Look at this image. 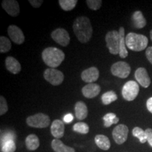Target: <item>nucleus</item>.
Returning a JSON list of instances; mask_svg holds the SVG:
<instances>
[{"label": "nucleus", "instance_id": "obj_1", "mask_svg": "<svg viewBox=\"0 0 152 152\" xmlns=\"http://www.w3.org/2000/svg\"><path fill=\"white\" fill-rule=\"evenodd\" d=\"M73 29L77 39L81 43H87L90 40L93 29L90 18L86 16H79L74 20Z\"/></svg>", "mask_w": 152, "mask_h": 152}, {"label": "nucleus", "instance_id": "obj_2", "mask_svg": "<svg viewBox=\"0 0 152 152\" xmlns=\"http://www.w3.org/2000/svg\"><path fill=\"white\" fill-rule=\"evenodd\" d=\"M42 58L47 66L55 68L59 66L65 59V54L56 47H47L42 53Z\"/></svg>", "mask_w": 152, "mask_h": 152}, {"label": "nucleus", "instance_id": "obj_3", "mask_svg": "<svg viewBox=\"0 0 152 152\" xmlns=\"http://www.w3.org/2000/svg\"><path fill=\"white\" fill-rule=\"evenodd\" d=\"M126 46L134 52H141L147 48L149 39L145 35L130 33L125 36Z\"/></svg>", "mask_w": 152, "mask_h": 152}, {"label": "nucleus", "instance_id": "obj_4", "mask_svg": "<svg viewBox=\"0 0 152 152\" xmlns=\"http://www.w3.org/2000/svg\"><path fill=\"white\" fill-rule=\"evenodd\" d=\"M26 123L32 128H45L50 125V118L47 114L38 113L28 116L26 119Z\"/></svg>", "mask_w": 152, "mask_h": 152}, {"label": "nucleus", "instance_id": "obj_5", "mask_svg": "<svg viewBox=\"0 0 152 152\" xmlns=\"http://www.w3.org/2000/svg\"><path fill=\"white\" fill-rule=\"evenodd\" d=\"M106 47L110 54L113 55L119 54L120 35L117 30H111L106 33L105 37Z\"/></svg>", "mask_w": 152, "mask_h": 152}, {"label": "nucleus", "instance_id": "obj_6", "mask_svg": "<svg viewBox=\"0 0 152 152\" xmlns=\"http://www.w3.org/2000/svg\"><path fill=\"white\" fill-rule=\"evenodd\" d=\"M140 92L138 83L134 80L127 82L122 89V96L125 100L131 102L134 100Z\"/></svg>", "mask_w": 152, "mask_h": 152}, {"label": "nucleus", "instance_id": "obj_7", "mask_svg": "<svg viewBox=\"0 0 152 152\" xmlns=\"http://www.w3.org/2000/svg\"><path fill=\"white\" fill-rule=\"evenodd\" d=\"M44 77L48 83L54 86L62 84L64 80V75L59 70L56 68H47L44 72Z\"/></svg>", "mask_w": 152, "mask_h": 152}, {"label": "nucleus", "instance_id": "obj_8", "mask_svg": "<svg viewBox=\"0 0 152 152\" xmlns=\"http://www.w3.org/2000/svg\"><path fill=\"white\" fill-rule=\"evenodd\" d=\"M131 71L130 66L125 61H118L113 64L111 67L112 75L120 78H126L130 75Z\"/></svg>", "mask_w": 152, "mask_h": 152}, {"label": "nucleus", "instance_id": "obj_9", "mask_svg": "<svg viewBox=\"0 0 152 152\" xmlns=\"http://www.w3.org/2000/svg\"><path fill=\"white\" fill-rule=\"evenodd\" d=\"M52 39L62 47H67L70 43L69 33L64 28H57L51 34Z\"/></svg>", "mask_w": 152, "mask_h": 152}, {"label": "nucleus", "instance_id": "obj_10", "mask_svg": "<svg viewBox=\"0 0 152 152\" xmlns=\"http://www.w3.org/2000/svg\"><path fill=\"white\" fill-rule=\"evenodd\" d=\"M129 130L127 125L121 124L115 127L112 132L113 140L118 144H122L128 139Z\"/></svg>", "mask_w": 152, "mask_h": 152}, {"label": "nucleus", "instance_id": "obj_11", "mask_svg": "<svg viewBox=\"0 0 152 152\" xmlns=\"http://www.w3.org/2000/svg\"><path fill=\"white\" fill-rule=\"evenodd\" d=\"M8 35L11 39L16 45H22L25 41V35L22 30L15 25H11L8 28Z\"/></svg>", "mask_w": 152, "mask_h": 152}, {"label": "nucleus", "instance_id": "obj_12", "mask_svg": "<svg viewBox=\"0 0 152 152\" xmlns=\"http://www.w3.org/2000/svg\"><path fill=\"white\" fill-rule=\"evenodd\" d=\"M1 7L9 16L16 17L20 14L19 4L16 0H4L1 2Z\"/></svg>", "mask_w": 152, "mask_h": 152}, {"label": "nucleus", "instance_id": "obj_13", "mask_svg": "<svg viewBox=\"0 0 152 152\" xmlns=\"http://www.w3.org/2000/svg\"><path fill=\"white\" fill-rule=\"evenodd\" d=\"M134 77L137 82L144 88H147L151 84V79L148 74V72L146 68L140 67L136 70L134 73Z\"/></svg>", "mask_w": 152, "mask_h": 152}, {"label": "nucleus", "instance_id": "obj_14", "mask_svg": "<svg viewBox=\"0 0 152 152\" xmlns=\"http://www.w3.org/2000/svg\"><path fill=\"white\" fill-rule=\"evenodd\" d=\"M99 77V71L96 67L92 66L82 72L81 78L87 83H94Z\"/></svg>", "mask_w": 152, "mask_h": 152}, {"label": "nucleus", "instance_id": "obj_15", "mask_svg": "<svg viewBox=\"0 0 152 152\" xmlns=\"http://www.w3.org/2000/svg\"><path fill=\"white\" fill-rule=\"evenodd\" d=\"M101 92V87L96 83H89L85 85L82 89L83 96L87 99L96 97Z\"/></svg>", "mask_w": 152, "mask_h": 152}, {"label": "nucleus", "instance_id": "obj_16", "mask_svg": "<svg viewBox=\"0 0 152 152\" xmlns=\"http://www.w3.org/2000/svg\"><path fill=\"white\" fill-rule=\"evenodd\" d=\"M65 125L64 123L61 120L56 119L53 121L51 125V133L55 139L61 138L64 135Z\"/></svg>", "mask_w": 152, "mask_h": 152}, {"label": "nucleus", "instance_id": "obj_17", "mask_svg": "<svg viewBox=\"0 0 152 152\" xmlns=\"http://www.w3.org/2000/svg\"><path fill=\"white\" fill-rule=\"evenodd\" d=\"M6 68L10 73L13 74H18L21 71V65L13 56H7L5 60Z\"/></svg>", "mask_w": 152, "mask_h": 152}, {"label": "nucleus", "instance_id": "obj_18", "mask_svg": "<svg viewBox=\"0 0 152 152\" xmlns=\"http://www.w3.org/2000/svg\"><path fill=\"white\" fill-rule=\"evenodd\" d=\"M75 113L76 118L83 121L85 119L88 115V109L85 102L79 101L75 104Z\"/></svg>", "mask_w": 152, "mask_h": 152}, {"label": "nucleus", "instance_id": "obj_19", "mask_svg": "<svg viewBox=\"0 0 152 152\" xmlns=\"http://www.w3.org/2000/svg\"><path fill=\"white\" fill-rule=\"evenodd\" d=\"M132 21L134 27L137 29H142L147 25V20L140 11H136L132 14Z\"/></svg>", "mask_w": 152, "mask_h": 152}, {"label": "nucleus", "instance_id": "obj_20", "mask_svg": "<svg viewBox=\"0 0 152 152\" xmlns=\"http://www.w3.org/2000/svg\"><path fill=\"white\" fill-rule=\"evenodd\" d=\"M120 35V48H119V56L121 58H126L128 56V52L127 50L126 42H125V29L123 27L119 28Z\"/></svg>", "mask_w": 152, "mask_h": 152}, {"label": "nucleus", "instance_id": "obj_21", "mask_svg": "<svg viewBox=\"0 0 152 152\" xmlns=\"http://www.w3.org/2000/svg\"><path fill=\"white\" fill-rule=\"evenodd\" d=\"M94 142L96 146L101 149L107 151L111 147V142L108 137L104 134H97L94 137Z\"/></svg>", "mask_w": 152, "mask_h": 152}, {"label": "nucleus", "instance_id": "obj_22", "mask_svg": "<svg viewBox=\"0 0 152 152\" xmlns=\"http://www.w3.org/2000/svg\"><path fill=\"white\" fill-rule=\"evenodd\" d=\"M52 148L55 152H75L73 148L65 145L59 139H54L52 140Z\"/></svg>", "mask_w": 152, "mask_h": 152}, {"label": "nucleus", "instance_id": "obj_23", "mask_svg": "<svg viewBox=\"0 0 152 152\" xmlns=\"http://www.w3.org/2000/svg\"><path fill=\"white\" fill-rule=\"evenodd\" d=\"M26 146L30 151H35L39 147V140L35 134H30L26 139Z\"/></svg>", "mask_w": 152, "mask_h": 152}, {"label": "nucleus", "instance_id": "obj_24", "mask_svg": "<svg viewBox=\"0 0 152 152\" xmlns=\"http://www.w3.org/2000/svg\"><path fill=\"white\" fill-rule=\"evenodd\" d=\"M104 125L106 128H109L113 124H117L119 121V118L116 116L115 113H106L103 117Z\"/></svg>", "mask_w": 152, "mask_h": 152}, {"label": "nucleus", "instance_id": "obj_25", "mask_svg": "<svg viewBox=\"0 0 152 152\" xmlns=\"http://www.w3.org/2000/svg\"><path fill=\"white\" fill-rule=\"evenodd\" d=\"M118 99V96L113 91H109L106 92L104 94H102V103L104 105H109L111 104L112 102H115Z\"/></svg>", "mask_w": 152, "mask_h": 152}, {"label": "nucleus", "instance_id": "obj_26", "mask_svg": "<svg viewBox=\"0 0 152 152\" xmlns=\"http://www.w3.org/2000/svg\"><path fill=\"white\" fill-rule=\"evenodd\" d=\"M77 0H59L58 4L64 11H72L77 5Z\"/></svg>", "mask_w": 152, "mask_h": 152}, {"label": "nucleus", "instance_id": "obj_27", "mask_svg": "<svg viewBox=\"0 0 152 152\" xmlns=\"http://www.w3.org/2000/svg\"><path fill=\"white\" fill-rule=\"evenodd\" d=\"M132 135L138 138L142 144H144L146 142H147V134H146L145 131H144V130H142L141 128L135 127V128H133Z\"/></svg>", "mask_w": 152, "mask_h": 152}, {"label": "nucleus", "instance_id": "obj_28", "mask_svg": "<svg viewBox=\"0 0 152 152\" xmlns=\"http://www.w3.org/2000/svg\"><path fill=\"white\" fill-rule=\"evenodd\" d=\"M11 49V43L9 38L4 36L0 37V52H8Z\"/></svg>", "mask_w": 152, "mask_h": 152}, {"label": "nucleus", "instance_id": "obj_29", "mask_svg": "<svg viewBox=\"0 0 152 152\" xmlns=\"http://www.w3.org/2000/svg\"><path fill=\"white\" fill-rule=\"evenodd\" d=\"M73 130L80 134H87L90 130L89 125L84 122H78L73 125Z\"/></svg>", "mask_w": 152, "mask_h": 152}, {"label": "nucleus", "instance_id": "obj_30", "mask_svg": "<svg viewBox=\"0 0 152 152\" xmlns=\"http://www.w3.org/2000/svg\"><path fill=\"white\" fill-rule=\"evenodd\" d=\"M16 146L14 140H9L1 144V152H14Z\"/></svg>", "mask_w": 152, "mask_h": 152}, {"label": "nucleus", "instance_id": "obj_31", "mask_svg": "<svg viewBox=\"0 0 152 152\" xmlns=\"http://www.w3.org/2000/svg\"><path fill=\"white\" fill-rule=\"evenodd\" d=\"M86 4L89 9L92 11L99 10L102 4V0H87Z\"/></svg>", "mask_w": 152, "mask_h": 152}, {"label": "nucleus", "instance_id": "obj_32", "mask_svg": "<svg viewBox=\"0 0 152 152\" xmlns=\"http://www.w3.org/2000/svg\"><path fill=\"white\" fill-rule=\"evenodd\" d=\"M8 111V105L6 99L3 96H0V115H3Z\"/></svg>", "mask_w": 152, "mask_h": 152}, {"label": "nucleus", "instance_id": "obj_33", "mask_svg": "<svg viewBox=\"0 0 152 152\" xmlns=\"http://www.w3.org/2000/svg\"><path fill=\"white\" fill-rule=\"evenodd\" d=\"M14 138H15V135L13 134V133L7 132L4 134V136H2V137H1V143L2 144L6 142L9 141V140H14Z\"/></svg>", "mask_w": 152, "mask_h": 152}, {"label": "nucleus", "instance_id": "obj_34", "mask_svg": "<svg viewBox=\"0 0 152 152\" xmlns=\"http://www.w3.org/2000/svg\"><path fill=\"white\" fill-rule=\"evenodd\" d=\"M28 2L30 4V5L34 8L37 9L39 7H41V5L42 4L43 0H29Z\"/></svg>", "mask_w": 152, "mask_h": 152}, {"label": "nucleus", "instance_id": "obj_35", "mask_svg": "<svg viewBox=\"0 0 152 152\" xmlns=\"http://www.w3.org/2000/svg\"><path fill=\"white\" fill-rule=\"evenodd\" d=\"M146 134H147V139L148 143L152 147V129L147 128L145 130Z\"/></svg>", "mask_w": 152, "mask_h": 152}, {"label": "nucleus", "instance_id": "obj_36", "mask_svg": "<svg viewBox=\"0 0 152 152\" xmlns=\"http://www.w3.org/2000/svg\"><path fill=\"white\" fill-rule=\"evenodd\" d=\"M146 57L148 61L152 64V47H148L146 50Z\"/></svg>", "mask_w": 152, "mask_h": 152}, {"label": "nucleus", "instance_id": "obj_37", "mask_svg": "<svg viewBox=\"0 0 152 152\" xmlns=\"http://www.w3.org/2000/svg\"><path fill=\"white\" fill-rule=\"evenodd\" d=\"M73 120V115L71 113H68L66 114L65 116L64 117V121L66 123H71Z\"/></svg>", "mask_w": 152, "mask_h": 152}, {"label": "nucleus", "instance_id": "obj_38", "mask_svg": "<svg viewBox=\"0 0 152 152\" xmlns=\"http://www.w3.org/2000/svg\"><path fill=\"white\" fill-rule=\"evenodd\" d=\"M147 108L148 111L152 113V97L148 99L147 101Z\"/></svg>", "mask_w": 152, "mask_h": 152}, {"label": "nucleus", "instance_id": "obj_39", "mask_svg": "<svg viewBox=\"0 0 152 152\" xmlns=\"http://www.w3.org/2000/svg\"><path fill=\"white\" fill-rule=\"evenodd\" d=\"M150 38H151V39L152 41V30L150 31Z\"/></svg>", "mask_w": 152, "mask_h": 152}]
</instances>
